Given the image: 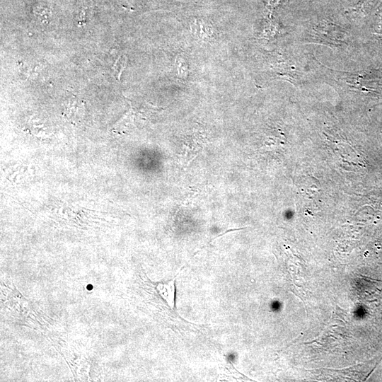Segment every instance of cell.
<instances>
[{"instance_id":"6da1fadb","label":"cell","mask_w":382,"mask_h":382,"mask_svg":"<svg viewBox=\"0 0 382 382\" xmlns=\"http://www.w3.org/2000/svg\"><path fill=\"white\" fill-rule=\"evenodd\" d=\"M296 187L299 192L308 198L316 197L321 190L319 180L311 175H303L298 178Z\"/></svg>"}]
</instances>
